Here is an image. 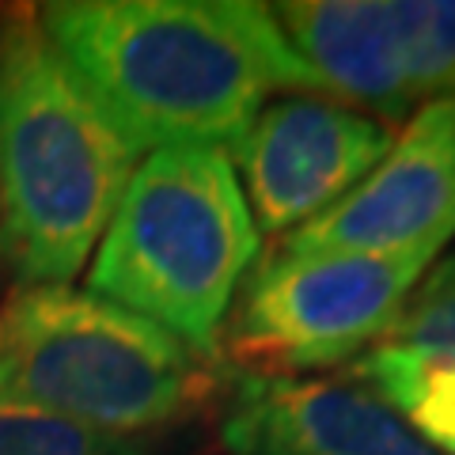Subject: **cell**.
<instances>
[{"mask_svg": "<svg viewBox=\"0 0 455 455\" xmlns=\"http://www.w3.org/2000/svg\"><path fill=\"white\" fill-rule=\"evenodd\" d=\"M137 140L42 31L0 16V262L20 284H68L92 259L133 171Z\"/></svg>", "mask_w": 455, "mask_h": 455, "instance_id": "2", "label": "cell"}, {"mask_svg": "<svg viewBox=\"0 0 455 455\" xmlns=\"http://www.w3.org/2000/svg\"><path fill=\"white\" fill-rule=\"evenodd\" d=\"M372 114L323 95H277L228 156L259 235H289L341 202L391 148Z\"/></svg>", "mask_w": 455, "mask_h": 455, "instance_id": "6", "label": "cell"}, {"mask_svg": "<svg viewBox=\"0 0 455 455\" xmlns=\"http://www.w3.org/2000/svg\"><path fill=\"white\" fill-rule=\"evenodd\" d=\"M228 455H440L361 383L243 376L224 418Z\"/></svg>", "mask_w": 455, "mask_h": 455, "instance_id": "8", "label": "cell"}, {"mask_svg": "<svg viewBox=\"0 0 455 455\" xmlns=\"http://www.w3.org/2000/svg\"><path fill=\"white\" fill-rule=\"evenodd\" d=\"M217 379L175 334L88 289L20 284L0 304V398L92 433L171 429L212 403Z\"/></svg>", "mask_w": 455, "mask_h": 455, "instance_id": "4", "label": "cell"}, {"mask_svg": "<svg viewBox=\"0 0 455 455\" xmlns=\"http://www.w3.org/2000/svg\"><path fill=\"white\" fill-rule=\"evenodd\" d=\"M323 95L372 110L379 125H406L414 114L391 12L379 0H284L269 4Z\"/></svg>", "mask_w": 455, "mask_h": 455, "instance_id": "9", "label": "cell"}, {"mask_svg": "<svg viewBox=\"0 0 455 455\" xmlns=\"http://www.w3.org/2000/svg\"><path fill=\"white\" fill-rule=\"evenodd\" d=\"M0 455H148V448L0 398Z\"/></svg>", "mask_w": 455, "mask_h": 455, "instance_id": "11", "label": "cell"}, {"mask_svg": "<svg viewBox=\"0 0 455 455\" xmlns=\"http://www.w3.org/2000/svg\"><path fill=\"white\" fill-rule=\"evenodd\" d=\"M364 391L387 403L425 444H455V353L403 341H376L353 361Z\"/></svg>", "mask_w": 455, "mask_h": 455, "instance_id": "10", "label": "cell"}, {"mask_svg": "<svg viewBox=\"0 0 455 455\" xmlns=\"http://www.w3.org/2000/svg\"><path fill=\"white\" fill-rule=\"evenodd\" d=\"M35 12L140 152H228L277 92L323 95L269 4L53 0Z\"/></svg>", "mask_w": 455, "mask_h": 455, "instance_id": "1", "label": "cell"}, {"mask_svg": "<svg viewBox=\"0 0 455 455\" xmlns=\"http://www.w3.org/2000/svg\"><path fill=\"white\" fill-rule=\"evenodd\" d=\"M455 235V99L406 118L387 156L341 202L281 239V254H440Z\"/></svg>", "mask_w": 455, "mask_h": 455, "instance_id": "7", "label": "cell"}, {"mask_svg": "<svg viewBox=\"0 0 455 455\" xmlns=\"http://www.w3.org/2000/svg\"><path fill=\"white\" fill-rule=\"evenodd\" d=\"M259 262V228L224 148H160L133 171L88 269V292L217 361Z\"/></svg>", "mask_w": 455, "mask_h": 455, "instance_id": "3", "label": "cell"}, {"mask_svg": "<svg viewBox=\"0 0 455 455\" xmlns=\"http://www.w3.org/2000/svg\"><path fill=\"white\" fill-rule=\"evenodd\" d=\"M433 259L277 251L247 274L220 346L262 376L346 364L391 334Z\"/></svg>", "mask_w": 455, "mask_h": 455, "instance_id": "5", "label": "cell"}, {"mask_svg": "<svg viewBox=\"0 0 455 455\" xmlns=\"http://www.w3.org/2000/svg\"><path fill=\"white\" fill-rule=\"evenodd\" d=\"M440 455H455V444H448V448H444V451H440Z\"/></svg>", "mask_w": 455, "mask_h": 455, "instance_id": "12", "label": "cell"}]
</instances>
